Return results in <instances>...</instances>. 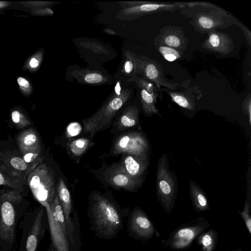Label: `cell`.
I'll return each instance as SVG.
<instances>
[{"instance_id":"6da1fadb","label":"cell","mask_w":251,"mask_h":251,"mask_svg":"<svg viewBox=\"0 0 251 251\" xmlns=\"http://www.w3.org/2000/svg\"><path fill=\"white\" fill-rule=\"evenodd\" d=\"M131 87L121 88L118 81L114 90L103 105L91 117L84 120V130L93 135L108 125L114 116L129 100L133 95Z\"/></svg>"},{"instance_id":"7a4b0ae2","label":"cell","mask_w":251,"mask_h":251,"mask_svg":"<svg viewBox=\"0 0 251 251\" xmlns=\"http://www.w3.org/2000/svg\"><path fill=\"white\" fill-rule=\"evenodd\" d=\"M156 185L158 199L165 211L169 212L175 205L177 182L176 176L170 170L168 158L165 153L158 161Z\"/></svg>"},{"instance_id":"3957f363","label":"cell","mask_w":251,"mask_h":251,"mask_svg":"<svg viewBox=\"0 0 251 251\" xmlns=\"http://www.w3.org/2000/svg\"><path fill=\"white\" fill-rule=\"evenodd\" d=\"M46 219L43 208L25 215L21 224L23 230L19 251H37L45 235Z\"/></svg>"},{"instance_id":"277c9868","label":"cell","mask_w":251,"mask_h":251,"mask_svg":"<svg viewBox=\"0 0 251 251\" xmlns=\"http://www.w3.org/2000/svg\"><path fill=\"white\" fill-rule=\"evenodd\" d=\"M92 214L96 227L104 234L111 236L119 229L120 215L114 205L106 198L98 196L95 199Z\"/></svg>"},{"instance_id":"5b68a950","label":"cell","mask_w":251,"mask_h":251,"mask_svg":"<svg viewBox=\"0 0 251 251\" xmlns=\"http://www.w3.org/2000/svg\"><path fill=\"white\" fill-rule=\"evenodd\" d=\"M13 204L7 201L0 204V251L16 248L17 226L20 219Z\"/></svg>"},{"instance_id":"8992f818","label":"cell","mask_w":251,"mask_h":251,"mask_svg":"<svg viewBox=\"0 0 251 251\" xmlns=\"http://www.w3.org/2000/svg\"><path fill=\"white\" fill-rule=\"evenodd\" d=\"M201 5L200 3L176 2L158 3L138 1L132 6L122 8L116 15L121 21H130L147 15L161 12H173L187 6Z\"/></svg>"},{"instance_id":"52a82bcc","label":"cell","mask_w":251,"mask_h":251,"mask_svg":"<svg viewBox=\"0 0 251 251\" xmlns=\"http://www.w3.org/2000/svg\"><path fill=\"white\" fill-rule=\"evenodd\" d=\"M149 146L145 136L139 132H130L121 136L116 141L113 152L127 153L138 157H147Z\"/></svg>"},{"instance_id":"ba28073f","label":"cell","mask_w":251,"mask_h":251,"mask_svg":"<svg viewBox=\"0 0 251 251\" xmlns=\"http://www.w3.org/2000/svg\"><path fill=\"white\" fill-rule=\"evenodd\" d=\"M138 75L153 83L157 87L163 86L171 91L176 90L178 85V83L166 81L161 66L153 59L145 55L138 56Z\"/></svg>"},{"instance_id":"9c48e42d","label":"cell","mask_w":251,"mask_h":251,"mask_svg":"<svg viewBox=\"0 0 251 251\" xmlns=\"http://www.w3.org/2000/svg\"><path fill=\"white\" fill-rule=\"evenodd\" d=\"M188 41L181 27L170 25L161 29L154 43L155 46H165L183 53L187 48Z\"/></svg>"},{"instance_id":"30bf717a","label":"cell","mask_w":251,"mask_h":251,"mask_svg":"<svg viewBox=\"0 0 251 251\" xmlns=\"http://www.w3.org/2000/svg\"><path fill=\"white\" fill-rule=\"evenodd\" d=\"M201 46L204 49L224 55L229 54L234 49L233 40L230 36L216 30L208 32V38Z\"/></svg>"},{"instance_id":"8fae6325","label":"cell","mask_w":251,"mask_h":251,"mask_svg":"<svg viewBox=\"0 0 251 251\" xmlns=\"http://www.w3.org/2000/svg\"><path fill=\"white\" fill-rule=\"evenodd\" d=\"M57 197L64 213L68 232V240L73 245L75 243V227L71 218L72 201L70 192L63 179L60 178L58 188Z\"/></svg>"},{"instance_id":"7c38bea8","label":"cell","mask_w":251,"mask_h":251,"mask_svg":"<svg viewBox=\"0 0 251 251\" xmlns=\"http://www.w3.org/2000/svg\"><path fill=\"white\" fill-rule=\"evenodd\" d=\"M195 30L201 33H208L216 29L225 28L226 22L221 15L210 13H198L190 22Z\"/></svg>"},{"instance_id":"4fadbf2b","label":"cell","mask_w":251,"mask_h":251,"mask_svg":"<svg viewBox=\"0 0 251 251\" xmlns=\"http://www.w3.org/2000/svg\"><path fill=\"white\" fill-rule=\"evenodd\" d=\"M206 228L203 226L198 225L180 228L170 239V246L175 249L186 248Z\"/></svg>"},{"instance_id":"5bb4252c","label":"cell","mask_w":251,"mask_h":251,"mask_svg":"<svg viewBox=\"0 0 251 251\" xmlns=\"http://www.w3.org/2000/svg\"><path fill=\"white\" fill-rule=\"evenodd\" d=\"M130 229L137 235L149 238L155 232L153 226L145 213L140 209L135 210L131 216Z\"/></svg>"},{"instance_id":"9a60e30c","label":"cell","mask_w":251,"mask_h":251,"mask_svg":"<svg viewBox=\"0 0 251 251\" xmlns=\"http://www.w3.org/2000/svg\"><path fill=\"white\" fill-rule=\"evenodd\" d=\"M74 79L80 83L90 85L107 84L111 78L100 71L86 69L75 70L71 73Z\"/></svg>"},{"instance_id":"2e32d148","label":"cell","mask_w":251,"mask_h":251,"mask_svg":"<svg viewBox=\"0 0 251 251\" xmlns=\"http://www.w3.org/2000/svg\"><path fill=\"white\" fill-rule=\"evenodd\" d=\"M147 157H138L127 154L125 157L123 167L120 169L132 177L143 180L141 176L147 168Z\"/></svg>"},{"instance_id":"e0dca14e","label":"cell","mask_w":251,"mask_h":251,"mask_svg":"<svg viewBox=\"0 0 251 251\" xmlns=\"http://www.w3.org/2000/svg\"><path fill=\"white\" fill-rule=\"evenodd\" d=\"M44 206L47 213L53 248L55 251H69L68 240L55 224L50 205L46 204Z\"/></svg>"},{"instance_id":"ac0fdd59","label":"cell","mask_w":251,"mask_h":251,"mask_svg":"<svg viewBox=\"0 0 251 251\" xmlns=\"http://www.w3.org/2000/svg\"><path fill=\"white\" fill-rule=\"evenodd\" d=\"M109 181L115 187L130 191L134 190L143 182L142 179L132 177L120 169L110 176Z\"/></svg>"},{"instance_id":"d6986e66","label":"cell","mask_w":251,"mask_h":251,"mask_svg":"<svg viewBox=\"0 0 251 251\" xmlns=\"http://www.w3.org/2000/svg\"><path fill=\"white\" fill-rule=\"evenodd\" d=\"M189 191L196 210L204 211L209 209L208 201L205 193L193 180L190 181Z\"/></svg>"},{"instance_id":"ffe728a7","label":"cell","mask_w":251,"mask_h":251,"mask_svg":"<svg viewBox=\"0 0 251 251\" xmlns=\"http://www.w3.org/2000/svg\"><path fill=\"white\" fill-rule=\"evenodd\" d=\"M125 59L121 69L122 74L127 77V81L138 75V56L129 50L124 51Z\"/></svg>"},{"instance_id":"44dd1931","label":"cell","mask_w":251,"mask_h":251,"mask_svg":"<svg viewBox=\"0 0 251 251\" xmlns=\"http://www.w3.org/2000/svg\"><path fill=\"white\" fill-rule=\"evenodd\" d=\"M139 110L135 105L126 108L117 122L119 129H124L133 127L138 124Z\"/></svg>"},{"instance_id":"7402d4cb","label":"cell","mask_w":251,"mask_h":251,"mask_svg":"<svg viewBox=\"0 0 251 251\" xmlns=\"http://www.w3.org/2000/svg\"><path fill=\"white\" fill-rule=\"evenodd\" d=\"M50 206L55 224L60 228L68 240L67 229L64 213L57 195L55 196Z\"/></svg>"},{"instance_id":"603a6c76","label":"cell","mask_w":251,"mask_h":251,"mask_svg":"<svg viewBox=\"0 0 251 251\" xmlns=\"http://www.w3.org/2000/svg\"><path fill=\"white\" fill-rule=\"evenodd\" d=\"M140 90V100L143 112L148 115L158 114L155 105L158 95L149 94L143 89Z\"/></svg>"},{"instance_id":"cb8c5ba5","label":"cell","mask_w":251,"mask_h":251,"mask_svg":"<svg viewBox=\"0 0 251 251\" xmlns=\"http://www.w3.org/2000/svg\"><path fill=\"white\" fill-rule=\"evenodd\" d=\"M172 100L179 106L189 110L195 109V102L193 99L182 92L167 91Z\"/></svg>"},{"instance_id":"d4e9b609","label":"cell","mask_w":251,"mask_h":251,"mask_svg":"<svg viewBox=\"0 0 251 251\" xmlns=\"http://www.w3.org/2000/svg\"><path fill=\"white\" fill-rule=\"evenodd\" d=\"M216 232L209 230L199 237V241L203 251H213L216 244Z\"/></svg>"},{"instance_id":"484cf974","label":"cell","mask_w":251,"mask_h":251,"mask_svg":"<svg viewBox=\"0 0 251 251\" xmlns=\"http://www.w3.org/2000/svg\"><path fill=\"white\" fill-rule=\"evenodd\" d=\"M155 47L164 58L169 62L177 60L180 58L183 54L182 52L173 48L165 46Z\"/></svg>"},{"instance_id":"4316f807","label":"cell","mask_w":251,"mask_h":251,"mask_svg":"<svg viewBox=\"0 0 251 251\" xmlns=\"http://www.w3.org/2000/svg\"><path fill=\"white\" fill-rule=\"evenodd\" d=\"M128 82H134L140 89L145 90L149 94L158 95V89L156 86L153 83L143 77L137 76Z\"/></svg>"},{"instance_id":"83f0119b","label":"cell","mask_w":251,"mask_h":251,"mask_svg":"<svg viewBox=\"0 0 251 251\" xmlns=\"http://www.w3.org/2000/svg\"><path fill=\"white\" fill-rule=\"evenodd\" d=\"M89 144V141L87 139H78L71 143L70 149L74 155H80L85 151Z\"/></svg>"},{"instance_id":"f1b7e54d","label":"cell","mask_w":251,"mask_h":251,"mask_svg":"<svg viewBox=\"0 0 251 251\" xmlns=\"http://www.w3.org/2000/svg\"><path fill=\"white\" fill-rule=\"evenodd\" d=\"M43 58V52L40 51L31 57L26 63V67L30 71H35L40 66Z\"/></svg>"},{"instance_id":"f546056e","label":"cell","mask_w":251,"mask_h":251,"mask_svg":"<svg viewBox=\"0 0 251 251\" xmlns=\"http://www.w3.org/2000/svg\"><path fill=\"white\" fill-rule=\"evenodd\" d=\"M81 46L97 53H107V50L106 48L100 44L92 41H87L81 43Z\"/></svg>"},{"instance_id":"4dcf8cb0","label":"cell","mask_w":251,"mask_h":251,"mask_svg":"<svg viewBox=\"0 0 251 251\" xmlns=\"http://www.w3.org/2000/svg\"><path fill=\"white\" fill-rule=\"evenodd\" d=\"M17 82L20 89L25 94H30L32 92V88L29 81L23 77H19Z\"/></svg>"},{"instance_id":"1f68e13d","label":"cell","mask_w":251,"mask_h":251,"mask_svg":"<svg viewBox=\"0 0 251 251\" xmlns=\"http://www.w3.org/2000/svg\"><path fill=\"white\" fill-rule=\"evenodd\" d=\"M81 125L76 122L70 124L67 128L66 135L69 137L77 135L81 131Z\"/></svg>"},{"instance_id":"d6a6232c","label":"cell","mask_w":251,"mask_h":251,"mask_svg":"<svg viewBox=\"0 0 251 251\" xmlns=\"http://www.w3.org/2000/svg\"><path fill=\"white\" fill-rule=\"evenodd\" d=\"M250 205L247 201L246 202L244 210L242 212H240V214L243 219L249 230L250 234H251V218L249 213Z\"/></svg>"},{"instance_id":"836d02e7","label":"cell","mask_w":251,"mask_h":251,"mask_svg":"<svg viewBox=\"0 0 251 251\" xmlns=\"http://www.w3.org/2000/svg\"><path fill=\"white\" fill-rule=\"evenodd\" d=\"M243 112L249 117L250 125H251V100L250 95L244 100L242 103Z\"/></svg>"},{"instance_id":"e575fe53","label":"cell","mask_w":251,"mask_h":251,"mask_svg":"<svg viewBox=\"0 0 251 251\" xmlns=\"http://www.w3.org/2000/svg\"><path fill=\"white\" fill-rule=\"evenodd\" d=\"M11 165L15 169L24 171L26 168V165L25 162L20 157H13L11 159Z\"/></svg>"},{"instance_id":"d590c367","label":"cell","mask_w":251,"mask_h":251,"mask_svg":"<svg viewBox=\"0 0 251 251\" xmlns=\"http://www.w3.org/2000/svg\"><path fill=\"white\" fill-rule=\"evenodd\" d=\"M36 140V137L34 134H28L26 135L24 140V143L27 145H30L34 144Z\"/></svg>"},{"instance_id":"8d00e7d4","label":"cell","mask_w":251,"mask_h":251,"mask_svg":"<svg viewBox=\"0 0 251 251\" xmlns=\"http://www.w3.org/2000/svg\"><path fill=\"white\" fill-rule=\"evenodd\" d=\"M36 14L39 15H52L53 13V12L50 8H46L44 9H38L37 11H36Z\"/></svg>"},{"instance_id":"74e56055","label":"cell","mask_w":251,"mask_h":251,"mask_svg":"<svg viewBox=\"0 0 251 251\" xmlns=\"http://www.w3.org/2000/svg\"><path fill=\"white\" fill-rule=\"evenodd\" d=\"M40 183V178L38 176H34L31 180V185L33 188L38 187Z\"/></svg>"},{"instance_id":"f35d334b","label":"cell","mask_w":251,"mask_h":251,"mask_svg":"<svg viewBox=\"0 0 251 251\" xmlns=\"http://www.w3.org/2000/svg\"><path fill=\"white\" fill-rule=\"evenodd\" d=\"M12 121L15 123H17L20 121V113L18 111H14L11 114Z\"/></svg>"},{"instance_id":"ab89813d","label":"cell","mask_w":251,"mask_h":251,"mask_svg":"<svg viewBox=\"0 0 251 251\" xmlns=\"http://www.w3.org/2000/svg\"><path fill=\"white\" fill-rule=\"evenodd\" d=\"M33 156V153H29L25 155L24 156V160L26 162H29L31 158Z\"/></svg>"},{"instance_id":"60d3db41","label":"cell","mask_w":251,"mask_h":251,"mask_svg":"<svg viewBox=\"0 0 251 251\" xmlns=\"http://www.w3.org/2000/svg\"><path fill=\"white\" fill-rule=\"evenodd\" d=\"M103 31L105 33L108 34H110V35H116V33L114 30H113L112 29H111L109 28H105L103 30Z\"/></svg>"},{"instance_id":"b9f144b4","label":"cell","mask_w":251,"mask_h":251,"mask_svg":"<svg viewBox=\"0 0 251 251\" xmlns=\"http://www.w3.org/2000/svg\"><path fill=\"white\" fill-rule=\"evenodd\" d=\"M8 5V3L5 1H0V8H3Z\"/></svg>"},{"instance_id":"7bdbcfd3","label":"cell","mask_w":251,"mask_h":251,"mask_svg":"<svg viewBox=\"0 0 251 251\" xmlns=\"http://www.w3.org/2000/svg\"><path fill=\"white\" fill-rule=\"evenodd\" d=\"M4 182V179L2 175L0 173V185L3 184Z\"/></svg>"},{"instance_id":"ee69618b","label":"cell","mask_w":251,"mask_h":251,"mask_svg":"<svg viewBox=\"0 0 251 251\" xmlns=\"http://www.w3.org/2000/svg\"><path fill=\"white\" fill-rule=\"evenodd\" d=\"M48 251H55L54 248H53L52 246H50V248L49 249Z\"/></svg>"}]
</instances>
